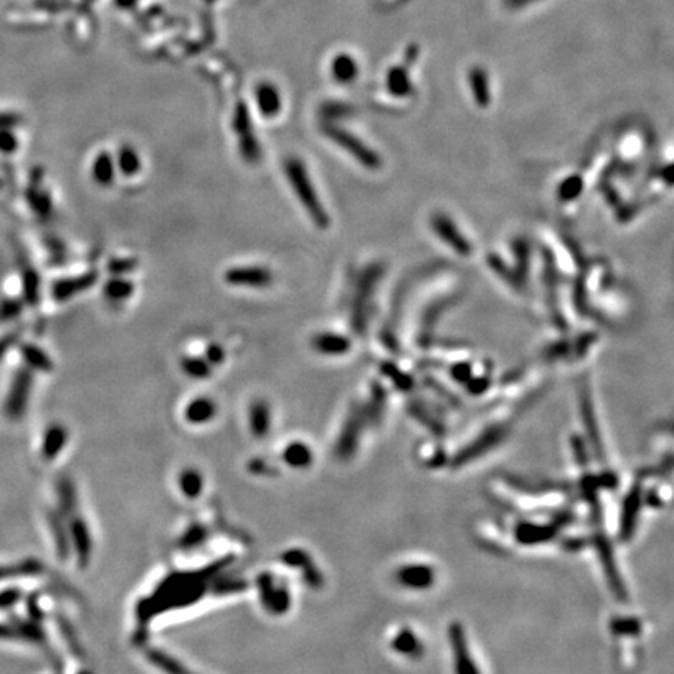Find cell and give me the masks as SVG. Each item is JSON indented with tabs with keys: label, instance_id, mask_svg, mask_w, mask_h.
Masks as SVG:
<instances>
[{
	"label": "cell",
	"instance_id": "obj_1",
	"mask_svg": "<svg viewBox=\"0 0 674 674\" xmlns=\"http://www.w3.org/2000/svg\"><path fill=\"white\" fill-rule=\"evenodd\" d=\"M284 174L287 182L292 186V191L297 195V199H299L302 206L311 217V221L314 222L319 228H328V225H330V216H328L325 206L322 205V201H320L316 186L312 183L304 162L300 158H297V156H289L284 161Z\"/></svg>",
	"mask_w": 674,
	"mask_h": 674
},
{
	"label": "cell",
	"instance_id": "obj_2",
	"mask_svg": "<svg viewBox=\"0 0 674 674\" xmlns=\"http://www.w3.org/2000/svg\"><path fill=\"white\" fill-rule=\"evenodd\" d=\"M590 506H592V520H593V528H595V537H593L595 546H597L602 570H604V575L607 578L610 589H612V592L615 593V597L620 601H626L628 595H626V587L621 581L620 571H618V567L615 563L612 545H610L604 532V523H602V511H601L600 499L593 501V503H590Z\"/></svg>",
	"mask_w": 674,
	"mask_h": 674
},
{
	"label": "cell",
	"instance_id": "obj_3",
	"mask_svg": "<svg viewBox=\"0 0 674 674\" xmlns=\"http://www.w3.org/2000/svg\"><path fill=\"white\" fill-rule=\"evenodd\" d=\"M325 133L334 144L341 145L343 150H347L353 158L358 160L359 164H363L364 167L370 170H376L381 167V158L378 156V153L373 152L370 147L365 145L363 140H359L355 135H351V133L345 131L339 127H326Z\"/></svg>",
	"mask_w": 674,
	"mask_h": 674
},
{
	"label": "cell",
	"instance_id": "obj_4",
	"mask_svg": "<svg viewBox=\"0 0 674 674\" xmlns=\"http://www.w3.org/2000/svg\"><path fill=\"white\" fill-rule=\"evenodd\" d=\"M643 501H645L643 485H641L640 481L634 482L631 485L629 492L626 493L623 504H621L620 526H618V538H620L621 542H629V540L634 537V532H636L637 529L640 509H641V504H643Z\"/></svg>",
	"mask_w": 674,
	"mask_h": 674
},
{
	"label": "cell",
	"instance_id": "obj_5",
	"mask_svg": "<svg viewBox=\"0 0 674 674\" xmlns=\"http://www.w3.org/2000/svg\"><path fill=\"white\" fill-rule=\"evenodd\" d=\"M33 387V375L28 368H21L16 372L10 392H8L5 412L10 419H21L27 409L28 398Z\"/></svg>",
	"mask_w": 674,
	"mask_h": 674
},
{
	"label": "cell",
	"instance_id": "obj_6",
	"mask_svg": "<svg viewBox=\"0 0 674 674\" xmlns=\"http://www.w3.org/2000/svg\"><path fill=\"white\" fill-rule=\"evenodd\" d=\"M448 641L451 645L453 659H454V673L456 674H481L480 668L476 667L470 646L465 636V629L460 623L454 621L448 626Z\"/></svg>",
	"mask_w": 674,
	"mask_h": 674
},
{
	"label": "cell",
	"instance_id": "obj_7",
	"mask_svg": "<svg viewBox=\"0 0 674 674\" xmlns=\"http://www.w3.org/2000/svg\"><path fill=\"white\" fill-rule=\"evenodd\" d=\"M234 130H236L239 136V152H241L242 160H244L247 164H250V166H256V164H260L263 158V150L252 130V121H250V117L244 108H239L236 111V117H234Z\"/></svg>",
	"mask_w": 674,
	"mask_h": 674
},
{
	"label": "cell",
	"instance_id": "obj_8",
	"mask_svg": "<svg viewBox=\"0 0 674 674\" xmlns=\"http://www.w3.org/2000/svg\"><path fill=\"white\" fill-rule=\"evenodd\" d=\"M223 280L236 287L265 289L273 283V273L264 265H236L225 272Z\"/></svg>",
	"mask_w": 674,
	"mask_h": 674
},
{
	"label": "cell",
	"instance_id": "obj_9",
	"mask_svg": "<svg viewBox=\"0 0 674 674\" xmlns=\"http://www.w3.org/2000/svg\"><path fill=\"white\" fill-rule=\"evenodd\" d=\"M397 582L409 590H428L436 582V571L426 563H407L395 571Z\"/></svg>",
	"mask_w": 674,
	"mask_h": 674
},
{
	"label": "cell",
	"instance_id": "obj_10",
	"mask_svg": "<svg viewBox=\"0 0 674 674\" xmlns=\"http://www.w3.org/2000/svg\"><path fill=\"white\" fill-rule=\"evenodd\" d=\"M381 277V272L378 267H370L365 273L360 283L358 286V292H356V300L355 304H353V328L358 333H363L364 326H365V314H367V303L370 295L373 292V286L376 284V281Z\"/></svg>",
	"mask_w": 674,
	"mask_h": 674
},
{
	"label": "cell",
	"instance_id": "obj_11",
	"mask_svg": "<svg viewBox=\"0 0 674 674\" xmlns=\"http://www.w3.org/2000/svg\"><path fill=\"white\" fill-rule=\"evenodd\" d=\"M504 431L501 428H490L485 431L484 434L473 441L472 443H468L464 450H462L456 458L453 460L454 467H462L468 464L470 460H473L476 458H481L482 454L489 453L492 448H495L498 443L503 442L504 438Z\"/></svg>",
	"mask_w": 674,
	"mask_h": 674
},
{
	"label": "cell",
	"instance_id": "obj_12",
	"mask_svg": "<svg viewBox=\"0 0 674 674\" xmlns=\"http://www.w3.org/2000/svg\"><path fill=\"white\" fill-rule=\"evenodd\" d=\"M97 283V272H86L82 273L78 277H69V278H61L57 280L52 286V297L57 302H69L72 297L80 295L84 291H89V289Z\"/></svg>",
	"mask_w": 674,
	"mask_h": 674
},
{
	"label": "cell",
	"instance_id": "obj_13",
	"mask_svg": "<svg viewBox=\"0 0 674 674\" xmlns=\"http://www.w3.org/2000/svg\"><path fill=\"white\" fill-rule=\"evenodd\" d=\"M431 225H433V230L436 231V234H438L445 244L450 245L454 252L462 256H468L470 253H472V245H470V242L462 236L460 231L456 228V225H454L453 221H450L448 217L443 214H437L433 217Z\"/></svg>",
	"mask_w": 674,
	"mask_h": 674
},
{
	"label": "cell",
	"instance_id": "obj_14",
	"mask_svg": "<svg viewBox=\"0 0 674 674\" xmlns=\"http://www.w3.org/2000/svg\"><path fill=\"white\" fill-rule=\"evenodd\" d=\"M559 526L556 523H532L523 521L515 528V538L521 545H540L550 542L558 534Z\"/></svg>",
	"mask_w": 674,
	"mask_h": 674
},
{
	"label": "cell",
	"instance_id": "obj_15",
	"mask_svg": "<svg viewBox=\"0 0 674 674\" xmlns=\"http://www.w3.org/2000/svg\"><path fill=\"white\" fill-rule=\"evenodd\" d=\"M581 417L587 431V437H589V442L595 451V456L604 464V446H602V442H601V436H600L598 425H597V417H595V412H593L592 398L587 389H582V394H581Z\"/></svg>",
	"mask_w": 674,
	"mask_h": 674
},
{
	"label": "cell",
	"instance_id": "obj_16",
	"mask_svg": "<svg viewBox=\"0 0 674 674\" xmlns=\"http://www.w3.org/2000/svg\"><path fill=\"white\" fill-rule=\"evenodd\" d=\"M311 347L325 356H342L351 348V341L347 336L333 331H324L312 336Z\"/></svg>",
	"mask_w": 674,
	"mask_h": 674
},
{
	"label": "cell",
	"instance_id": "obj_17",
	"mask_svg": "<svg viewBox=\"0 0 674 674\" xmlns=\"http://www.w3.org/2000/svg\"><path fill=\"white\" fill-rule=\"evenodd\" d=\"M390 646L395 653L409 659H417L423 656V643L412 629L402 628L390 641Z\"/></svg>",
	"mask_w": 674,
	"mask_h": 674
},
{
	"label": "cell",
	"instance_id": "obj_18",
	"mask_svg": "<svg viewBox=\"0 0 674 674\" xmlns=\"http://www.w3.org/2000/svg\"><path fill=\"white\" fill-rule=\"evenodd\" d=\"M360 412L355 411L353 412L347 423H345V426L342 429V434H341V438H339V443H337V453H339V456L342 458H350L353 453L356 451V446H358V436L360 433Z\"/></svg>",
	"mask_w": 674,
	"mask_h": 674
},
{
	"label": "cell",
	"instance_id": "obj_19",
	"mask_svg": "<svg viewBox=\"0 0 674 674\" xmlns=\"http://www.w3.org/2000/svg\"><path fill=\"white\" fill-rule=\"evenodd\" d=\"M91 175L94 182H96L99 186H104V187L111 186L116 182V175H117L113 155L108 152L97 153V156L92 161Z\"/></svg>",
	"mask_w": 674,
	"mask_h": 674
},
{
	"label": "cell",
	"instance_id": "obj_20",
	"mask_svg": "<svg viewBox=\"0 0 674 674\" xmlns=\"http://www.w3.org/2000/svg\"><path fill=\"white\" fill-rule=\"evenodd\" d=\"M114 162L117 172L127 178L136 177L140 169H143V160H140L139 152L130 144L121 145L119 152H117L114 158Z\"/></svg>",
	"mask_w": 674,
	"mask_h": 674
},
{
	"label": "cell",
	"instance_id": "obj_21",
	"mask_svg": "<svg viewBox=\"0 0 674 674\" xmlns=\"http://www.w3.org/2000/svg\"><path fill=\"white\" fill-rule=\"evenodd\" d=\"M468 84L470 91L473 94V99L477 106L485 108L490 105V84L487 72L482 67H472L468 72Z\"/></svg>",
	"mask_w": 674,
	"mask_h": 674
},
{
	"label": "cell",
	"instance_id": "obj_22",
	"mask_svg": "<svg viewBox=\"0 0 674 674\" xmlns=\"http://www.w3.org/2000/svg\"><path fill=\"white\" fill-rule=\"evenodd\" d=\"M256 104L264 117H275L281 111V96L275 86L264 83L256 91Z\"/></svg>",
	"mask_w": 674,
	"mask_h": 674
},
{
	"label": "cell",
	"instance_id": "obj_23",
	"mask_svg": "<svg viewBox=\"0 0 674 674\" xmlns=\"http://www.w3.org/2000/svg\"><path fill=\"white\" fill-rule=\"evenodd\" d=\"M387 91L394 97H407L414 91V84L409 78V72L404 66H394L387 72Z\"/></svg>",
	"mask_w": 674,
	"mask_h": 674
},
{
	"label": "cell",
	"instance_id": "obj_24",
	"mask_svg": "<svg viewBox=\"0 0 674 674\" xmlns=\"http://www.w3.org/2000/svg\"><path fill=\"white\" fill-rule=\"evenodd\" d=\"M135 294V283L127 277H113L104 286V295L109 302H127Z\"/></svg>",
	"mask_w": 674,
	"mask_h": 674
},
{
	"label": "cell",
	"instance_id": "obj_25",
	"mask_svg": "<svg viewBox=\"0 0 674 674\" xmlns=\"http://www.w3.org/2000/svg\"><path fill=\"white\" fill-rule=\"evenodd\" d=\"M217 411V406L213 399L208 397L195 398L186 406V419L191 423H206L211 419H214Z\"/></svg>",
	"mask_w": 674,
	"mask_h": 674
},
{
	"label": "cell",
	"instance_id": "obj_26",
	"mask_svg": "<svg viewBox=\"0 0 674 674\" xmlns=\"http://www.w3.org/2000/svg\"><path fill=\"white\" fill-rule=\"evenodd\" d=\"M248 419L250 428H252L256 436L267 434L270 428V407L267 402H264V399H256V402H253V404L250 406Z\"/></svg>",
	"mask_w": 674,
	"mask_h": 674
},
{
	"label": "cell",
	"instance_id": "obj_27",
	"mask_svg": "<svg viewBox=\"0 0 674 674\" xmlns=\"http://www.w3.org/2000/svg\"><path fill=\"white\" fill-rule=\"evenodd\" d=\"M21 355L27 365L38 372H50L53 368L52 358L35 343H26L21 347Z\"/></svg>",
	"mask_w": 674,
	"mask_h": 674
},
{
	"label": "cell",
	"instance_id": "obj_28",
	"mask_svg": "<svg viewBox=\"0 0 674 674\" xmlns=\"http://www.w3.org/2000/svg\"><path fill=\"white\" fill-rule=\"evenodd\" d=\"M67 433L66 428L61 425H52L45 431L44 441H43V454L44 458L52 459L61 451L62 446L66 443Z\"/></svg>",
	"mask_w": 674,
	"mask_h": 674
},
{
	"label": "cell",
	"instance_id": "obj_29",
	"mask_svg": "<svg viewBox=\"0 0 674 674\" xmlns=\"http://www.w3.org/2000/svg\"><path fill=\"white\" fill-rule=\"evenodd\" d=\"M331 70H333V77L339 83H351V82H355V78L358 77L356 61L347 53H342L339 55V57L334 58Z\"/></svg>",
	"mask_w": 674,
	"mask_h": 674
},
{
	"label": "cell",
	"instance_id": "obj_30",
	"mask_svg": "<svg viewBox=\"0 0 674 674\" xmlns=\"http://www.w3.org/2000/svg\"><path fill=\"white\" fill-rule=\"evenodd\" d=\"M179 365H182L183 373L192 380H206L209 378L211 370H213V365L205 358L200 356H184L182 358Z\"/></svg>",
	"mask_w": 674,
	"mask_h": 674
},
{
	"label": "cell",
	"instance_id": "obj_31",
	"mask_svg": "<svg viewBox=\"0 0 674 674\" xmlns=\"http://www.w3.org/2000/svg\"><path fill=\"white\" fill-rule=\"evenodd\" d=\"M610 632L618 637H636L641 632V621L636 617H615L610 620Z\"/></svg>",
	"mask_w": 674,
	"mask_h": 674
},
{
	"label": "cell",
	"instance_id": "obj_32",
	"mask_svg": "<svg viewBox=\"0 0 674 674\" xmlns=\"http://www.w3.org/2000/svg\"><path fill=\"white\" fill-rule=\"evenodd\" d=\"M23 297L28 304H36L39 302V277L31 269L23 272Z\"/></svg>",
	"mask_w": 674,
	"mask_h": 674
},
{
	"label": "cell",
	"instance_id": "obj_33",
	"mask_svg": "<svg viewBox=\"0 0 674 674\" xmlns=\"http://www.w3.org/2000/svg\"><path fill=\"white\" fill-rule=\"evenodd\" d=\"M138 267V261L133 258H114L108 263L106 269L113 277H125L128 273L135 272Z\"/></svg>",
	"mask_w": 674,
	"mask_h": 674
},
{
	"label": "cell",
	"instance_id": "obj_34",
	"mask_svg": "<svg viewBox=\"0 0 674 674\" xmlns=\"http://www.w3.org/2000/svg\"><path fill=\"white\" fill-rule=\"evenodd\" d=\"M286 459L294 465H308L311 460V451L304 443H292L286 451Z\"/></svg>",
	"mask_w": 674,
	"mask_h": 674
},
{
	"label": "cell",
	"instance_id": "obj_35",
	"mask_svg": "<svg viewBox=\"0 0 674 674\" xmlns=\"http://www.w3.org/2000/svg\"><path fill=\"white\" fill-rule=\"evenodd\" d=\"M30 205L36 211V214L41 217H47L52 213V200L49 195L41 191H35L28 194Z\"/></svg>",
	"mask_w": 674,
	"mask_h": 674
},
{
	"label": "cell",
	"instance_id": "obj_36",
	"mask_svg": "<svg viewBox=\"0 0 674 674\" xmlns=\"http://www.w3.org/2000/svg\"><path fill=\"white\" fill-rule=\"evenodd\" d=\"M582 191V182L578 177H571L565 179L559 187V197L565 201L576 199Z\"/></svg>",
	"mask_w": 674,
	"mask_h": 674
},
{
	"label": "cell",
	"instance_id": "obj_37",
	"mask_svg": "<svg viewBox=\"0 0 674 674\" xmlns=\"http://www.w3.org/2000/svg\"><path fill=\"white\" fill-rule=\"evenodd\" d=\"M36 570H38V565L33 562H26V563H22V565H16V567H0V581H4V579H8V578H13V576L35 573Z\"/></svg>",
	"mask_w": 674,
	"mask_h": 674
},
{
	"label": "cell",
	"instance_id": "obj_38",
	"mask_svg": "<svg viewBox=\"0 0 674 674\" xmlns=\"http://www.w3.org/2000/svg\"><path fill=\"white\" fill-rule=\"evenodd\" d=\"M22 311V302L8 299L0 303V320H11L16 319Z\"/></svg>",
	"mask_w": 674,
	"mask_h": 674
},
{
	"label": "cell",
	"instance_id": "obj_39",
	"mask_svg": "<svg viewBox=\"0 0 674 674\" xmlns=\"http://www.w3.org/2000/svg\"><path fill=\"white\" fill-rule=\"evenodd\" d=\"M203 358H205L208 363L214 367V365H221L223 363L225 358H226V353H225V350H223V347L221 343L213 342L206 347L205 356H203Z\"/></svg>",
	"mask_w": 674,
	"mask_h": 674
},
{
	"label": "cell",
	"instance_id": "obj_40",
	"mask_svg": "<svg viewBox=\"0 0 674 674\" xmlns=\"http://www.w3.org/2000/svg\"><path fill=\"white\" fill-rule=\"evenodd\" d=\"M18 148V139L8 128H0V152L14 153Z\"/></svg>",
	"mask_w": 674,
	"mask_h": 674
},
{
	"label": "cell",
	"instance_id": "obj_41",
	"mask_svg": "<svg viewBox=\"0 0 674 674\" xmlns=\"http://www.w3.org/2000/svg\"><path fill=\"white\" fill-rule=\"evenodd\" d=\"M21 600V592L18 589H6L0 592V610H6L16 606Z\"/></svg>",
	"mask_w": 674,
	"mask_h": 674
},
{
	"label": "cell",
	"instance_id": "obj_42",
	"mask_svg": "<svg viewBox=\"0 0 674 674\" xmlns=\"http://www.w3.org/2000/svg\"><path fill=\"white\" fill-rule=\"evenodd\" d=\"M470 375H472V368L467 364H459L453 367V378L459 382H467L470 380Z\"/></svg>",
	"mask_w": 674,
	"mask_h": 674
},
{
	"label": "cell",
	"instance_id": "obj_43",
	"mask_svg": "<svg viewBox=\"0 0 674 674\" xmlns=\"http://www.w3.org/2000/svg\"><path fill=\"white\" fill-rule=\"evenodd\" d=\"M16 342H18V336L16 334H8L2 337V339H0V358H2L8 351V348H10Z\"/></svg>",
	"mask_w": 674,
	"mask_h": 674
},
{
	"label": "cell",
	"instance_id": "obj_44",
	"mask_svg": "<svg viewBox=\"0 0 674 674\" xmlns=\"http://www.w3.org/2000/svg\"><path fill=\"white\" fill-rule=\"evenodd\" d=\"M538 0H504V5L509 10H520V8L529 6L531 4H536Z\"/></svg>",
	"mask_w": 674,
	"mask_h": 674
},
{
	"label": "cell",
	"instance_id": "obj_45",
	"mask_svg": "<svg viewBox=\"0 0 674 674\" xmlns=\"http://www.w3.org/2000/svg\"><path fill=\"white\" fill-rule=\"evenodd\" d=\"M19 122V117L14 114H0V128H11Z\"/></svg>",
	"mask_w": 674,
	"mask_h": 674
},
{
	"label": "cell",
	"instance_id": "obj_46",
	"mask_svg": "<svg viewBox=\"0 0 674 674\" xmlns=\"http://www.w3.org/2000/svg\"><path fill=\"white\" fill-rule=\"evenodd\" d=\"M417 57H419V47L415 45V44L407 47L406 52H404V61H406V65H414L415 60H417Z\"/></svg>",
	"mask_w": 674,
	"mask_h": 674
}]
</instances>
